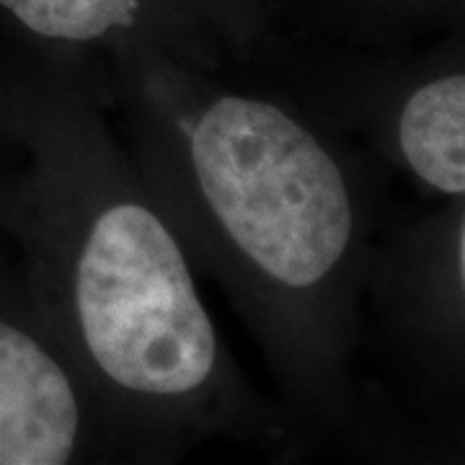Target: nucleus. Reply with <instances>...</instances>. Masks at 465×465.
I'll return each instance as SVG.
<instances>
[{
	"mask_svg": "<svg viewBox=\"0 0 465 465\" xmlns=\"http://www.w3.org/2000/svg\"><path fill=\"white\" fill-rule=\"evenodd\" d=\"M192 166L231 241L284 287H313L344 256L351 200L313 134L256 99L215 101L192 130Z\"/></svg>",
	"mask_w": 465,
	"mask_h": 465,
	"instance_id": "1",
	"label": "nucleus"
},
{
	"mask_svg": "<svg viewBox=\"0 0 465 465\" xmlns=\"http://www.w3.org/2000/svg\"><path fill=\"white\" fill-rule=\"evenodd\" d=\"M29 32L60 42H91L130 26L140 0H0Z\"/></svg>",
	"mask_w": 465,
	"mask_h": 465,
	"instance_id": "5",
	"label": "nucleus"
},
{
	"mask_svg": "<svg viewBox=\"0 0 465 465\" xmlns=\"http://www.w3.org/2000/svg\"><path fill=\"white\" fill-rule=\"evenodd\" d=\"M81 409L65 370L29 333L0 321V465H60Z\"/></svg>",
	"mask_w": 465,
	"mask_h": 465,
	"instance_id": "3",
	"label": "nucleus"
},
{
	"mask_svg": "<svg viewBox=\"0 0 465 465\" xmlns=\"http://www.w3.org/2000/svg\"><path fill=\"white\" fill-rule=\"evenodd\" d=\"M399 143L421 182L445 194L465 192V78L421 85L403 106Z\"/></svg>",
	"mask_w": 465,
	"mask_h": 465,
	"instance_id": "4",
	"label": "nucleus"
},
{
	"mask_svg": "<svg viewBox=\"0 0 465 465\" xmlns=\"http://www.w3.org/2000/svg\"><path fill=\"white\" fill-rule=\"evenodd\" d=\"M75 311L94 362L124 391L183 396L213 375V321L176 238L143 204L119 202L91 225Z\"/></svg>",
	"mask_w": 465,
	"mask_h": 465,
	"instance_id": "2",
	"label": "nucleus"
}]
</instances>
